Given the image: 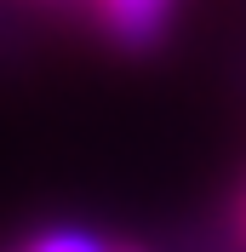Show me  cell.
I'll return each mask as SVG.
<instances>
[{"instance_id": "1", "label": "cell", "mask_w": 246, "mask_h": 252, "mask_svg": "<svg viewBox=\"0 0 246 252\" xmlns=\"http://www.w3.org/2000/svg\"><path fill=\"white\" fill-rule=\"evenodd\" d=\"M178 6L184 0H80V12L97 29V40L109 52H121V58H154L172 40Z\"/></svg>"}, {"instance_id": "2", "label": "cell", "mask_w": 246, "mask_h": 252, "mask_svg": "<svg viewBox=\"0 0 246 252\" xmlns=\"http://www.w3.org/2000/svg\"><path fill=\"white\" fill-rule=\"evenodd\" d=\"M17 252H115V241H103L86 223H40L17 241Z\"/></svg>"}, {"instance_id": "3", "label": "cell", "mask_w": 246, "mask_h": 252, "mask_svg": "<svg viewBox=\"0 0 246 252\" xmlns=\"http://www.w3.org/2000/svg\"><path fill=\"white\" fill-rule=\"evenodd\" d=\"M229 241L246 252V184H241V195H235V206H229Z\"/></svg>"}, {"instance_id": "4", "label": "cell", "mask_w": 246, "mask_h": 252, "mask_svg": "<svg viewBox=\"0 0 246 252\" xmlns=\"http://www.w3.org/2000/svg\"><path fill=\"white\" fill-rule=\"evenodd\" d=\"M115 252H154V247H143V241H115Z\"/></svg>"}, {"instance_id": "5", "label": "cell", "mask_w": 246, "mask_h": 252, "mask_svg": "<svg viewBox=\"0 0 246 252\" xmlns=\"http://www.w3.org/2000/svg\"><path fill=\"white\" fill-rule=\"evenodd\" d=\"M52 6H69V0H52Z\"/></svg>"}]
</instances>
